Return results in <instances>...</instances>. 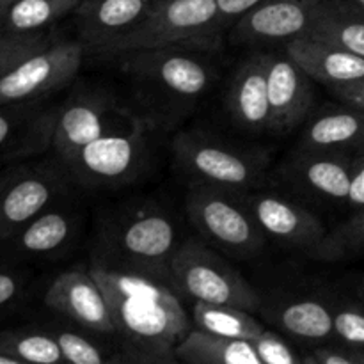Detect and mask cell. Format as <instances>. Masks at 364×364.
Wrapping results in <instances>:
<instances>
[{"mask_svg": "<svg viewBox=\"0 0 364 364\" xmlns=\"http://www.w3.org/2000/svg\"><path fill=\"white\" fill-rule=\"evenodd\" d=\"M89 272L105 294L127 361H176V345L191 329L180 299L164 279L109 265Z\"/></svg>", "mask_w": 364, "mask_h": 364, "instance_id": "cell-1", "label": "cell"}, {"mask_svg": "<svg viewBox=\"0 0 364 364\" xmlns=\"http://www.w3.org/2000/svg\"><path fill=\"white\" fill-rule=\"evenodd\" d=\"M223 31L217 0H159L110 53L171 46L212 52L219 46Z\"/></svg>", "mask_w": 364, "mask_h": 364, "instance_id": "cell-2", "label": "cell"}, {"mask_svg": "<svg viewBox=\"0 0 364 364\" xmlns=\"http://www.w3.org/2000/svg\"><path fill=\"white\" fill-rule=\"evenodd\" d=\"M169 279L194 302L237 306L247 311L262 306L258 291L244 276L201 242L187 240L178 245L171 259Z\"/></svg>", "mask_w": 364, "mask_h": 364, "instance_id": "cell-3", "label": "cell"}, {"mask_svg": "<svg viewBox=\"0 0 364 364\" xmlns=\"http://www.w3.org/2000/svg\"><path fill=\"white\" fill-rule=\"evenodd\" d=\"M188 219L210 242L238 258L258 255L267 237L240 192L208 183H192L185 201Z\"/></svg>", "mask_w": 364, "mask_h": 364, "instance_id": "cell-4", "label": "cell"}, {"mask_svg": "<svg viewBox=\"0 0 364 364\" xmlns=\"http://www.w3.org/2000/svg\"><path fill=\"white\" fill-rule=\"evenodd\" d=\"M176 162L194 183H208L235 192L262 183L263 162L252 153L203 132H185L174 139Z\"/></svg>", "mask_w": 364, "mask_h": 364, "instance_id": "cell-5", "label": "cell"}, {"mask_svg": "<svg viewBox=\"0 0 364 364\" xmlns=\"http://www.w3.org/2000/svg\"><path fill=\"white\" fill-rule=\"evenodd\" d=\"M203 50L155 48L137 50L123 55L124 70L149 91H159L164 98L178 103L198 102L213 84V68L205 57L198 55Z\"/></svg>", "mask_w": 364, "mask_h": 364, "instance_id": "cell-6", "label": "cell"}, {"mask_svg": "<svg viewBox=\"0 0 364 364\" xmlns=\"http://www.w3.org/2000/svg\"><path fill=\"white\" fill-rule=\"evenodd\" d=\"M144 155V128L141 121L132 117L84 146L66 162V167L80 183L92 187L116 185L128 181L137 173Z\"/></svg>", "mask_w": 364, "mask_h": 364, "instance_id": "cell-7", "label": "cell"}, {"mask_svg": "<svg viewBox=\"0 0 364 364\" xmlns=\"http://www.w3.org/2000/svg\"><path fill=\"white\" fill-rule=\"evenodd\" d=\"M124 270L169 279V267L178 249L174 223L159 210H141L128 217L114 237ZM116 269V267H114Z\"/></svg>", "mask_w": 364, "mask_h": 364, "instance_id": "cell-8", "label": "cell"}, {"mask_svg": "<svg viewBox=\"0 0 364 364\" xmlns=\"http://www.w3.org/2000/svg\"><path fill=\"white\" fill-rule=\"evenodd\" d=\"M84 59L80 41L50 43L0 78V107L38 98L70 84Z\"/></svg>", "mask_w": 364, "mask_h": 364, "instance_id": "cell-9", "label": "cell"}, {"mask_svg": "<svg viewBox=\"0 0 364 364\" xmlns=\"http://www.w3.org/2000/svg\"><path fill=\"white\" fill-rule=\"evenodd\" d=\"M242 194L267 238L315 255L327 235L322 220L315 213L276 192L245 191Z\"/></svg>", "mask_w": 364, "mask_h": 364, "instance_id": "cell-10", "label": "cell"}, {"mask_svg": "<svg viewBox=\"0 0 364 364\" xmlns=\"http://www.w3.org/2000/svg\"><path fill=\"white\" fill-rule=\"evenodd\" d=\"M130 119L105 96H77L52 117L50 142L66 164L89 142Z\"/></svg>", "mask_w": 364, "mask_h": 364, "instance_id": "cell-11", "label": "cell"}, {"mask_svg": "<svg viewBox=\"0 0 364 364\" xmlns=\"http://www.w3.org/2000/svg\"><path fill=\"white\" fill-rule=\"evenodd\" d=\"M323 0H263L238 18L231 38L242 45H287L306 36Z\"/></svg>", "mask_w": 364, "mask_h": 364, "instance_id": "cell-12", "label": "cell"}, {"mask_svg": "<svg viewBox=\"0 0 364 364\" xmlns=\"http://www.w3.org/2000/svg\"><path fill=\"white\" fill-rule=\"evenodd\" d=\"M270 130L290 134L304 123L313 102L311 78L291 59L287 50L267 52Z\"/></svg>", "mask_w": 364, "mask_h": 364, "instance_id": "cell-13", "label": "cell"}, {"mask_svg": "<svg viewBox=\"0 0 364 364\" xmlns=\"http://www.w3.org/2000/svg\"><path fill=\"white\" fill-rule=\"evenodd\" d=\"M45 302L50 309L63 313L82 327L95 333L114 334L109 302L89 270H68L59 274L46 290Z\"/></svg>", "mask_w": 364, "mask_h": 364, "instance_id": "cell-14", "label": "cell"}, {"mask_svg": "<svg viewBox=\"0 0 364 364\" xmlns=\"http://www.w3.org/2000/svg\"><path fill=\"white\" fill-rule=\"evenodd\" d=\"M148 0H87L80 6V34L84 45L110 53L148 14Z\"/></svg>", "mask_w": 364, "mask_h": 364, "instance_id": "cell-15", "label": "cell"}, {"mask_svg": "<svg viewBox=\"0 0 364 364\" xmlns=\"http://www.w3.org/2000/svg\"><path fill=\"white\" fill-rule=\"evenodd\" d=\"M228 109L244 130L255 134L270 130L267 52L252 53L238 64L228 92Z\"/></svg>", "mask_w": 364, "mask_h": 364, "instance_id": "cell-16", "label": "cell"}, {"mask_svg": "<svg viewBox=\"0 0 364 364\" xmlns=\"http://www.w3.org/2000/svg\"><path fill=\"white\" fill-rule=\"evenodd\" d=\"M60 180L52 173H27L0 188V238L18 233L59 196Z\"/></svg>", "mask_w": 364, "mask_h": 364, "instance_id": "cell-17", "label": "cell"}, {"mask_svg": "<svg viewBox=\"0 0 364 364\" xmlns=\"http://www.w3.org/2000/svg\"><path fill=\"white\" fill-rule=\"evenodd\" d=\"M288 55L311 80L327 85L345 84L364 77V59L313 36H301L284 45Z\"/></svg>", "mask_w": 364, "mask_h": 364, "instance_id": "cell-18", "label": "cell"}, {"mask_svg": "<svg viewBox=\"0 0 364 364\" xmlns=\"http://www.w3.org/2000/svg\"><path fill=\"white\" fill-rule=\"evenodd\" d=\"M364 146V112L354 107H327L306 121L299 149L345 153Z\"/></svg>", "mask_w": 364, "mask_h": 364, "instance_id": "cell-19", "label": "cell"}, {"mask_svg": "<svg viewBox=\"0 0 364 364\" xmlns=\"http://www.w3.org/2000/svg\"><path fill=\"white\" fill-rule=\"evenodd\" d=\"M350 159L345 153L299 149L290 171L308 191L329 201H345L350 187Z\"/></svg>", "mask_w": 364, "mask_h": 364, "instance_id": "cell-20", "label": "cell"}, {"mask_svg": "<svg viewBox=\"0 0 364 364\" xmlns=\"http://www.w3.org/2000/svg\"><path fill=\"white\" fill-rule=\"evenodd\" d=\"M176 361L188 364H262L252 341L220 336L199 327L176 345Z\"/></svg>", "mask_w": 364, "mask_h": 364, "instance_id": "cell-21", "label": "cell"}, {"mask_svg": "<svg viewBox=\"0 0 364 364\" xmlns=\"http://www.w3.org/2000/svg\"><path fill=\"white\" fill-rule=\"evenodd\" d=\"M270 318L281 333L294 340L323 343L334 338L333 306L316 299H295L279 304Z\"/></svg>", "mask_w": 364, "mask_h": 364, "instance_id": "cell-22", "label": "cell"}, {"mask_svg": "<svg viewBox=\"0 0 364 364\" xmlns=\"http://www.w3.org/2000/svg\"><path fill=\"white\" fill-rule=\"evenodd\" d=\"M308 36L340 46L364 59V13L323 0Z\"/></svg>", "mask_w": 364, "mask_h": 364, "instance_id": "cell-23", "label": "cell"}, {"mask_svg": "<svg viewBox=\"0 0 364 364\" xmlns=\"http://www.w3.org/2000/svg\"><path fill=\"white\" fill-rule=\"evenodd\" d=\"M192 322L196 323V327L208 333L245 341L256 340L265 331V326L247 309L237 306L208 304V302H194Z\"/></svg>", "mask_w": 364, "mask_h": 364, "instance_id": "cell-24", "label": "cell"}, {"mask_svg": "<svg viewBox=\"0 0 364 364\" xmlns=\"http://www.w3.org/2000/svg\"><path fill=\"white\" fill-rule=\"evenodd\" d=\"M80 4L82 0H14L0 16V31L39 32Z\"/></svg>", "mask_w": 364, "mask_h": 364, "instance_id": "cell-25", "label": "cell"}, {"mask_svg": "<svg viewBox=\"0 0 364 364\" xmlns=\"http://www.w3.org/2000/svg\"><path fill=\"white\" fill-rule=\"evenodd\" d=\"M75 219L71 213L60 210H45L38 217L25 224L20 231V245L32 255H45L57 251L70 240L73 233Z\"/></svg>", "mask_w": 364, "mask_h": 364, "instance_id": "cell-26", "label": "cell"}, {"mask_svg": "<svg viewBox=\"0 0 364 364\" xmlns=\"http://www.w3.org/2000/svg\"><path fill=\"white\" fill-rule=\"evenodd\" d=\"M0 350L14 355L21 364L64 363L59 343L50 333L34 329H14L0 333Z\"/></svg>", "mask_w": 364, "mask_h": 364, "instance_id": "cell-27", "label": "cell"}, {"mask_svg": "<svg viewBox=\"0 0 364 364\" xmlns=\"http://www.w3.org/2000/svg\"><path fill=\"white\" fill-rule=\"evenodd\" d=\"M364 252V208L358 210L352 219L341 224L340 228L327 233L313 258L322 262H336L352 255Z\"/></svg>", "mask_w": 364, "mask_h": 364, "instance_id": "cell-28", "label": "cell"}, {"mask_svg": "<svg viewBox=\"0 0 364 364\" xmlns=\"http://www.w3.org/2000/svg\"><path fill=\"white\" fill-rule=\"evenodd\" d=\"M52 43L45 32H7L0 31V78L6 77L9 71L27 57L34 55L39 50L46 48Z\"/></svg>", "mask_w": 364, "mask_h": 364, "instance_id": "cell-29", "label": "cell"}, {"mask_svg": "<svg viewBox=\"0 0 364 364\" xmlns=\"http://www.w3.org/2000/svg\"><path fill=\"white\" fill-rule=\"evenodd\" d=\"M334 338L348 345L364 347V304L340 302L333 306Z\"/></svg>", "mask_w": 364, "mask_h": 364, "instance_id": "cell-30", "label": "cell"}, {"mask_svg": "<svg viewBox=\"0 0 364 364\" xmlns=\"http://www.w3.org/2000/svg\"><path fill=\"white\" fill-rule=\"evenodd\" d=\"M255 350L262 364H304L290 341L279 331L267 329L252 340Z\"/></svg>", "mask_w": 364, "mask_h": 364, "instance_id": "cell-31", "label": "cell"}, {"mask_svg": "<svg viewBox=\"0 0 364 364\" xmlns=\"http://www.w3.org/2000/svg\"><path fill=\"white\" fill-rule=\"evenodd\" d=\"M57 343H59L60 354L64 363L71 364H103L107 361L105 354L100 347H96L87 338L80 336L71 331H59L53 333Z\"/></svg>", "mask_w": 364, "mask_h": 364, "instance_id": "cell-32", "label": "cell"}, {"mask_svg": "<svg viewBox=\"0 0 364 364\" xmlns=\"http://www.w3.org/2000/svg\"><path fill=\"white\" fill-rule=\"evenodd\" d=\"M304 364H364V347L348 345L343 341L331 345H318L302 355Z\"/></svg>", "mask_w": 364, "mask_h": 364, "instance_id": "cell-33", "label": "cell"}, {"mask_svg": "<svg viewBox=\"0 0 364 364\" xmlns=\"http://www.w3.org/2000/svg\"><path fill=\"white\" fill-rule=\"evenodd\" d=\"M347 203L355 210L364 208V153L350 162V187Z\"/></svg>", "mask_w": 364, "mask_h": 364, "instance_id": "cell-34", "label": "cell"}, {"mask_svg": "<svg viewBox=\"0 0 364 364\" xmlns=\"http://www.w3.org/2000/svg\"><path fill=\"white\" fill-rule=\"evenodd\" d=\"M329 89L345 105H350L364 112V77L358 78V80L345 82V84L331 85Z\"/></svg>", "mask_w": 364, "mask_h": 364, "instance_id": "cell-35", "label": "cell"}, {"mask_svg": "<svg viewBox=\"0 0 364 364\" xmlns=\"http://www.w3.org/2000/svg\"><path fill=\"white\" fill-rule=\"evenodd\" d=\"M263 0H217V7H219V16L223 25L235 23L238 18L244 16L245 13L262 4Z\"/></svg>", "mask_w": 364, "mask_h": 364, "instance_id": "cell-36", "label": "cell"}, {"mask_svg": "<svg viewBox=\"0 0 364 364\" xmlns=\"http://www.w3.org/2000/svg\"><path fill=\"white\" fill-rule=\"evenodd\" d=\"M18 294V279L11 274L0 272V306L13 301Z\"/></svg>", "mask_w": 364, "mask_h": 364, "instance_id": "cell-37", "label": "cell"}, {"mask_svg": "<svg viewBox=\"0 0 364 364\" xmlns=\"http://www.w3.org/2000/svg\"><path fill=\"white\" fill-rule=\"evenodd\" d=\"M14 124H16V116H14V114L0 112V144L9 139Z\"/></svg>", "mask_w": 364, "mask_h": 364, "instance_id": "cell-38", "label": "cell"}, {"mask_svg": "<svg viewBox=\"0 0 364 364\" xmlns=\"http://www.w3.org/2000/svg\"><path fill=\"white\" fill-rule=\"evenodd\" d=\"M336 6L345 7V9L358 11V13H364V0H331Z\"/></svg>", "mask_w": 364, "mask_h": 364, "instance_id": "cell-39", "label": "cell"}, {"mask_svg": "<svg viewBox=\"0 0 364 364\" xmlns=\"http://www.w3.org/2000/svg\"><path fill=\"white\" fill-rule=\"evenodd\" d=\"M0 364H21L14 355L7 354V352L0 350Z\"/></svg>", "mask_w": 364, "mask_h": 364, "instance_id": "cell-40", "label": "cell"}, {"mask_svg": "<svg viewBox=\"0 0 364 364\" xmlns=\"http://www.w3.org/2000/svg\"><path fill=\"white\" fill-rule=\"evenodd\" d=\"M9 6H11V0H0V16L9 9Z\"/></svg>", "mask_w": 364, "mask_h": 364, "instance_id": "cell-41", "label": "cell"}, {"mask_svg": "<svg viewBox=\"0 0 364 364\" xmlns=\"http://www.w3.org/2000/svg\"><path fill=\"white\" fill-rule=\"evenodd\" d=\"M358 295L361 297V301L364 302V277L361 281H359V284H358Z\"/></svg>", "mask_w": 364, "mask_h": 364, "instance_id": "cell-42", "label": "cell"}, {"mask_svg": "<svg viewBox=\"0 0 364 364\" xmlns=\"http://www.w3.org/2000/svg\"><path fill=\"white\" fill-rule=\"evenodd\" d=\"M148 2H151V4H153V2H159V0H148Z\"/></svg>", "mask_w": 364, "mask_h": 364, "instance_id": "cell-43", "label": "cell"}, {"mask_svg": "<svg viewBox=\"0 0 364 364\" xmlns=\"http://www.w3.org/2000/svg\"><path fill=\"white\" fill-rule=\"evenodd\" d=\"M14 2V0H11V4H13Z\"/></svg>", "mask_w": 364, "mask_h": 364, "instance_id": "cell-44", "label": "cell"}]
</instances>
